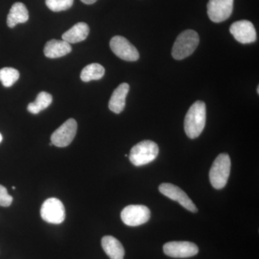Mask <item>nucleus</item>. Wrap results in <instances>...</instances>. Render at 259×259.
Listing matches in <instances>:
<instances>
[{"label":"nucleus","instance_id":"nucleus-1","mask_svg":"<svg viewBox=\"0 0 259 259\" xmlns=\"http://www.w3.org/2000/svg\"><path fill=\"white\" fill-rule=\"evenodd\" d=\"M206 123V105L202 101H197L189 109L185 119L186 134L191 139L199 137Z\"/></svg>","mask_w":259,"mask_h":259},{"label":"nucleus","instance_id":"nucleus-2","mask_svg":"<svg viewBox=\"0 0 259 259\" xmlns=\"http://www.w3.org/2000/svg\"><path fill=\"white\" fill-rule=\"evenodd\" d=\"M198 33L193 30H187L181 32L172 48L171 54L176 60H182L193 54L198 47Z\"/></svg>","mask_w":259,"mask_h":259},{"label":"nucleus","instance_id":"nucleus-3","mask_svg":"<svg viewBox=\"0 0 259 259\" xmlns=\"http://www.w3.org/2000/svg\"><path fill=\"white\" fill-rule=\"evenodd\" d=\"M231 158L227 153H221L215 158L209 175L211 185L214 189L221 190L226 187L231 173Z\"/></svg>","mask_w":259,"mask_h":259},{"label":"nucleus","instance_id":"nucleus-4","mask_svg":"<svg viewBox=\"0 0 259 259\" xmlns=\"http://www.w3.org/2000/svg\"><path fill=\"white\" fill-rule=\"evenodd\" d=\"M159 148L152 141H141L131 149L129 159L136 166H144L154 161L157 158Z\"/></svg>","mask_w":259,"mask_h":259},{"label":"nucleus","instance_id":"nucleus-5","mask_svg":"<svg viewBox=\"0 0 259 259\" xmlns=\"http://www.w3.org/2000/svg\"><path fill=\"white\" fill-rule=\"evenodd\" d=\"M40 215L46 222L59 225L64 222L66 210L64 204L59 199L49 198L42 204Z\"/></svg>","mask_w":259,"mask_h":259},{"label":"nucleus","instance_id":"nucleus-6","mask_svg":"<svg viewBox=\"0 0 259 259\" xmlns=\"http://www.w3.org/2000/svg\"><path fill=\"white\" fill-rule=\"evenodd\" d=\"M151 211L146 206L131 204L122 209L121 219L126 226L136 227L144 224L149 221Z\"/></svg>","mask_w":259,"mask_h":259},{"label":"nucleus","instance_id":"nucleus-7","mask_svg":"<svg viewBox=\"0 0 259 259\" xmlns=\"http://www.w3.org/2000/svg\"><path fill=\"white\" fill-rule=\"evenodd\" d=\"M76 131L77 122L74 119H69L51 135V143L57 147H66L74 139Z\"/></svg>","mask_w":259,"mask_h":259},{"label":"nucleus","instance_id":"nucleus-8","mask_svg":"<svg viewBox=\"0 0 259 259\" xmlns=\"http://www.w3.org/2000/svg\"><path fill=\"white\" fill-rule=\"evenodd\" d=\"M110 49L117 57L127 61L139 60L140 55L137 49L125 37L116 35L110 42Z\"/></svg>","mask_w":259,"mask_h":259},{"label":"nucleus","instance_id":"nucleus-9","mask_svg":"<svg viewBox=\"0 0 259 259\" xmlns=\"http://www.w3.org/2000/svg\"><path fill=\"white\" fill-rule=\"evenodd\" d=\"M234 0H209L207 15L212 22L222 23L231 17Z\"/></svg>","mask_w":259,"mask_h":259},{"label":"nucleus","instance_id":"nucleus-10","mask_svg":"<svg viewBox=\"0 0 259 259\" xmlns=\"http://www.w3.org/2000/svg\"><path fill=\"white\" fill-rule=\"evenodd\" d=\"M160 192L163 195L179 202L185 209H188L192 212H197L198 211L195 204L192 199L180 187L170 183H163L158 187Z\"/></svg>","mask_w":259,"mask_h":259},{"label":"nucleus","instance_id":"nucleus-11","mask_svg":"<svg viewBox=\"0 0 259 259\" xmlns=\"http://www.w3.org/2000/svg\"><path fill=\"white\" fill-rule=\"evenodd\" d=\"M165 254L172 258H189L197 255V245L188 241H171L163 245Z\"/></svg>","mask_w":259,"mask_h":259},{"label":"nucleus","instance_id":"nucleus-12","mask_svg":"<svg viewBox=\"0 0 259 259\" xmlns=\"http://www.w3.org/2000/svg\"><path fill=\"white\" fill-rule=\"evenodd\" d=\"M230 32L237 41L241 44H252L256 40V31L254 25L248 20L235 22L230 27Z\"/></svg>","mask_w":259,"mask_h":259},{"label":"nucleus","instance_id":"nucleus-13","mask_svg":"<svg viewBox=\"0 0 259 259\" xmlns=\"http://www.w3.org/2000/svg\"><path fill=\"white\" fill-rule=\"evenodd\" d=\"M128 83H122L115 89L109 102V109L115 114H120L125 107L126 97L128 94Z\"/></svg>","mask_w":259,"mask_h":259},{"label":"nucleus","instance_id":"nucleus-14","mask_svg":"<svg viewBox=\"0 0 259 259\" xmlns=\"http://www.w3.org/2000/svg\"><path fill=\"white\" fill-rule=\"evenodd\" d=\"M71 50V44L63 40L53 39L46 44L44 54L49 59H57L70 54Z\"/></svg>","mask_w":259,"mask_h":259},{"label":"nucleus","instance_id":"nucleus-15","mask_svg":"<svg viewBox=\"0 0 259 259\" xmlns=\"http://www.w3.org/2000/svg\"><path fill=\"white\" fill-rule=\"evenodd\" d=\"M89 33H90V27L88 24L81 22L76 24L72 28L65 32L63 34L62 39L69 44H76L84 40L88 37Z\"/></svg>","mask_w":259,"mask_h":259},{"label":"nucleus","instance_id":"nucleus-16","mask_svg":"<svg viewBox=\"0 0 259 259\" xmlns=\"http://www.w3.org/2000/svg\"><path fill=\"white\" fill-rule=\"evenodd\" d=\"M102 246L110 259H123L125 249L117 238L113 236H104L102 239Z\"/></svg>","mask_w":259,"mask_h":259},{"label":"nucleus","instance_id":"nucleus-17","mask_svg":"<svg viewBox=\"0 0 259 259\" xmlns=\"http://www.w3.org/2000/svg\"><path fill=\"white\" fill-rule=\"evenodd\" d=\"M29 19L28 10L22 3H15L10 10L7 18V24L10 28H14L18 24L25 23Z\"/></svg>","mask_w":259,"mask_h":259},{"label":"nucleus","instance_id":"nucleus-18","mask_svg":"<svg viewBox=\"0 0 259 259\" xmlns=\"http://www.w3.org/2000/svg\"><path fill=\"white\" fill-rule=\"evenodd\" d=\"M105 73V68L102 65L94 63L83 68L81 73V79L84 82H89L93 80L101 79Z\"/></svg>","mask_w":259,"mask_h":259},{"label":"nucleus","instance_id":"nucleus-19","mask_svg":"<svg viewBox=\"0 0 259 259\" xmlns=\"http://www.w3.org/2000/svg\"><path fill=\"white\" fill-rule=\"evenodd\" d=\"M53 97L49 93L41 92L37 95L36 100L34 102L29 104L28 112L33 115H37L39 112L47 109L52 103Z\"/></svg>","mask_w":259,"mask_h":259},{"label":"nucleus","instance_id":"nucleus-20","mask_svg":"<svg viewBox=\"0 0 259 259\" xmlns=\"http://www.w3.org/2000/svg\"><path fill=\"white\" fill-rule=\"evenodd\" d=\"M20 78V73L14 68L5 67L0 70V81L5 88H10Z\"/></svg>","mask_w":259,"mask_h":259},{"label":"nucleus","instance_id":"nucleus-21","mask_svg":"<svg viewBox=\"0 0 259 259\" xmlns=\"http://www.w3.org/2000/svg\"><path fill=\"white\" fill-rule=\"evenodd\" d=\"M47 6L54 12L69 10L74 4V0H46Z\"/></svg>","mask_w":259,"mask_h":259},{"label":"nucleus","instance_id":"nucleus-22","mask_svg":"<svg viewBox=\"0 0 259 259\" xmlns=\"http://www.w3.org/2000/svg\"><path fill=\"white\" fill-rule=\"evenodd\" d=\"M13 198L8 194V190L0 185V206L2 207H9L13 202Z\"/></svg>","mask_w":259,"mask_h":259},{"label":"nucleus","instance_id":"nucleus-23","mask_svg":"<svg viewBox=\"0 0 259 259\" xmlns=\"http://www.w3.org/2000/svg\"><path fill=\"white\" fill-rule=\"evenodd\" d=\"M83 3L86 5H92L94 4V3H96L97 0H81Z\"/></svg>","mask_w":259,"mask_h":259},{"label":"nucleus","instance_id":"nucleus-24","mask_svg":"<svg viewBox=\"0 0 259 259\" xmlns=\"http://www.w3.org/2000/svg\"><path fill=\"white\" fill-rule=\"evenodd\" d=\"M3 141V136H2L1 134H0V143Z\"/></svg>","mask_w":259,"mask_h":259},{"label":"nucleus","instance_id":"nucleus-25","mask_svg":"<svg viewBox=\"0 0 259 259\" xmlns=\"http://www.w3.org/2000/svg\"><path fill=\"white\" fill-rule=\"evenodd\" d=\"M257 93L259 94V87L258 86V88H257Z\"/></svg>","mask_w":259,"mask_h":259}]
</instances>
